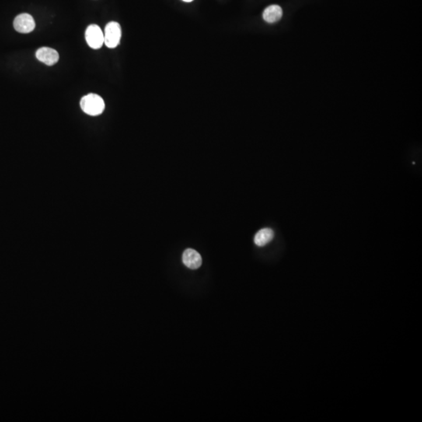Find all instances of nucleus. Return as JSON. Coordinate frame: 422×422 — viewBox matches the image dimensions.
<instances>
[{"mask_svg": "<svg viewBox=\"0 0 422 422\" xmlns=\"http://www.w3.org/2000/svg\"><path fill=\"white\" fill-rule=\"evenodd\" d=\"M85 39L89 47L99 50L104 43V34L98 25H91L85 31Z\"/></svg>", "mask_w": 422, "mask_h": 422, "instance_id": "obj_3", "label": "nucleus"}, {"mask_svg": "<svg viewBox=\"0 0 422 422\" xmlns=\"http://www.w3.org/2000/svg\"><path fill=\"white\" fill-rule=\"evenodd\" d=\"M184 2L189 3L192 2L193 0H183Z\"/></svg>", "mask_w": 422, "mask_h": 422, "instance_id": "obj_9", "label": "nucleus"}, {"mask_svg": "<svg viewBox=\"0 0 422 422\" xmlns=\"http://www.w3.org/2000/svg\"><path fill=\"white\" fill-rule=\"evenodd\" d=\"M121 28L117 22L108 23L104 31V44L108 48H116L120 44Z\"/></svg>", "mask_w": 422, "mask_h": 422, "instance_id": "obj_2", "label": "nucleus"}, {"mask_svg": "<svg viewBox=\"0 0 422 422\" xmlns=\"http://www.w3.org/2000/svg\"><path fill=\"white\" fill-rule=\"evenodd\" d=\"M274 231L270 228H263L256 234L254 237V242L256 246H263L274 238Z\"/></svg>", "mask_w": 422, "mask_h": 422, "instance_id": "obj_8", "label": "nucleus"}, {"mask_svg": "<svg viewBox=\"0 0 422 422\" xmlns=\"http://www.w3.org/2000/svg\"><path fill=\"white\" fill-rule=\"evenodd\" d=\"M182 261L189 268L198 269L202 264V257L195 249H187L184 252Z\"/></svg>", "mask_w": 422, "mask_h": 422, "instance_id": "obj_6", "label": "nucleus"}, {"mask_svg": "<svg viewBox=\"0 0 422 422\" xmlns=\"http://www.w3.org/2000/svg\"><path fill=\"white\" fill-rule=\"evenodd\" d=\"M283 9L278 5H271L266 8L263 13V18L267 23L278 22L283 18Z\"/></svg>", "mask_w": 422, "mask_h": 422, "instance_id": "obj_7", "label": "nucleus"}, {"mask_svg": "<svg viewBox=\"0 0 422 422\" xmlns=\"http://www.w3.org/2000/svg\"><path fill=\"white\" fill-rule=\"evenodd\" d=\"M14 27L15 30L20 33H30L36 29V22L29 14H22L15 18Z\"/></svg>", "mask_w": 422, "mask_h": 422, "instance_id": "obj_4", "label": "nucleus"}, {"mask_svg": "<svg viewBox=\"0 0 422 422\" xmlns=\"http://www.w3.org/2000/svg\"><path fill=\"white\" fill-rule=\"evenodd\" d=\"M80 104L81 110L90 116H98L104 111V101L96 94L91 93L84 96Z\"/></svg>", "mask_w": 422, "mask_h": 422, "instance_id": "obj_1", "label": "nucleus"}, {"mask_svg": "<svg viewBox=\"0 0 422 422\" xmlns=\"http://www.w3.org/2000/svg\"><path fill=\"white\" fill-rule=\"evenodd\" d=\"M36 58L48 66H53L58 62L59 53L54 49L50 47H42L36 51Z\"/></svg>", "mask_w": 422, "mask_h": 422, "instance_id": "obj_5", "label": "nucleus"}]
</instances>
